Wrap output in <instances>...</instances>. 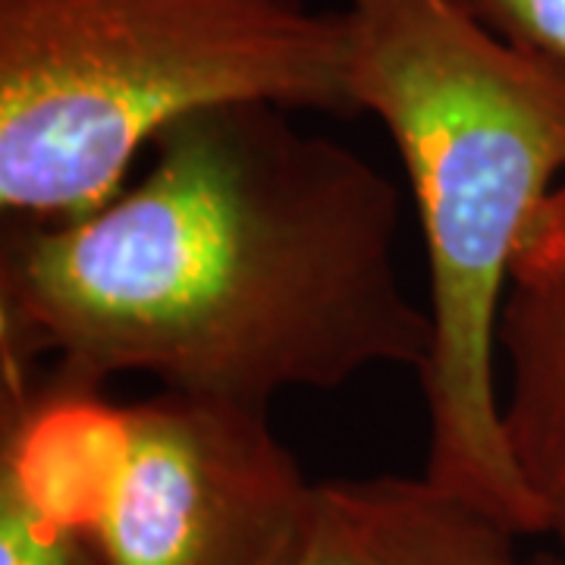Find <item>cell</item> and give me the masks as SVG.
Returning <instances> with one entry per match:
<instances>
[{"label":"cell","mask_w":565,"mask_h":565,"mask_svg":"<svg viewBox=\"0 0 565 565\" xmlns=\"http://www.w3.org/2000/svg\"><path fill=\"white\" fill-rule=\"evenodd\" d=\"M343 10L308 0H0V207L63 221L217 107L359 114Z\"/></svg>","instance_id":"obj_3"},{"label":"cell","mask_w":565,"mask_h":565,"mask_svg":"<svg viewBox=\"0 0 565 565\" xmlns=\"http://www.w3.org/2000/svg\"><path fill=\"white\" fill-rule=\"evenodd\" d=\"M0 565H104L76 522L51 512L0 468Z\"/></svg>","instance_id":"obj_7"},{"label":"cell","mask_w":565,"mask_h":565,"mask_svg":"<svg viewBox=\"0 0 565 565\" xmlns=\"http://www.w3.org/2000/svg\"><path fill=\"white\" fill-rule=\"evenodd\" d=\"M349 79L403 161L427 258L424 478L544 534L500 422L497 323L527 226L565 182V79L452 0H345Z\"/></svg>","instance_id":"obj_2"},{"label":"cell","mask_w":565,"mask_h":565,"mask_svg":"<svg viewBox=\"0 0 565 565\" xmlns=\"http://www.w3.org/2000/svg\"><path fill=\"white\" fill-rule=\"evenodd\" d=\"M315 487L267 412L161 390L104 408L79 527L104 565H289Z\"/></svg>","instance_id":"obj_4"},{"label":"cell","mask_w":565,"mask_h":565,"mask_svg":"<svg viewBox=\"0 0 565 565\" xmlns=\"http://www.w3.org/2000/svg\"><path fill=\"white\" fill-rule=\"evenodd\" d=\"M512 465L565 553V182L527 226L497 323Z\"/></svg>","instance_id":"obj_5"},{"label":"cell","mask_w":565,"mask_h":565,"mask_svg":"<svg viewBox=\"0 0 565 565\" xmlns=\"http://www.w3.org/2000/svg\"><path fill=\"white\" fill-rule=\"evenodd\" d=\"M487 32L565 79V0H452Z\"/></svg>","instance_id":"obj_8"},{"label":"cell","mask_w":565,"mask_h":565,"mask_svg":"<svg viewBox=\"0 0 565 565\" xmlns=\"http://www.w3.org/2000/svg\"><path fill=\"white\" fill-rule=\"evenodd\" d=\"M399 189L270 104L173 122L139 180L63 221H7L3 381L110 377L262 408L377 367L422 374L427 305L399 270Z\"/></svg>","instance_id":"obj_1"},{"label":"cell","mask_w":565,"mask_h":565,"mask_svg":"<svg viewBox=\"0 0 565 565\" xmlns=\"http://www.w3.org/2000/svg\"><path fill=\"white\" fill-rule=\"evenodd\" d=\"M515 541L424 475L321 481L289 565H525Z\"/></svg>","instance_id":"obj_6"}]
</instances>
